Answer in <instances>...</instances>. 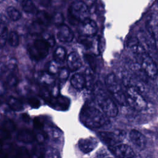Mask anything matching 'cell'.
<instances>
[{
  "label": "cell",
  "mask_w": 158,
  "mask_h": 158,
  "mask_svg": "<svg viewBox=\"0 0 158 158\" xmlns=\"http://www.w3.org/2000/svg\"><path fill=\"white\" fill-rule=\"evenodd\" d=\"M81 120L89 128H96L109 123L108 117L98 109L90 105L83 107L80 113Z\"/></svg>",
  "instance_id": "cell-1"
},
{
  "label": "cell",
  "mask_w": 158,
  "mask_h": 158,
  "mask_svg": "<svg viewBox=\"0 0 158 158\" xmlns=\"http://www.w3.org/2000/svg\"><path fill=\"white\" fill-rule=\"evenodd\" d=\"M95 99L102 112L107 117H114L118 114V107L115 102L111 99L103 89L99 82H96L93 88Z\"/></svg>",
  "instance_id": "cell-2"
},
{
  "label": "cell",
  "mask_w": 158,
  "mask_h": 158,
  "mask_svg": "<svg viewBox=\"0 0 158 158\" xmlns=\"http://www.w3.org/2000/svg\"><path fill=\"white\" fill-rule=\"evenodd\" d=\"M105 83L109 92L115 100L121 106H125L128 104L127 97L122 88L114 73L108 74L106 78Z\"/></svg>",
  "instance_id": "cell-3"
},
{
  "label": "cell",
  "mask_w": 158,
  "mask_h": 158,
  "mask_svg": "<svg viewBox=\"0 0 158 158\" xmlns=\"http://www.w3.org/2000/svg\"><path fill=\"white\" fill-rule=\"evenodd\" d=\"M49 47V44L43 38L36 39L28 44L27 51L32 59L40 60L48 56Z\"/></svg>",
  "instance_id": "cell-4"
},
{
  "label": "cell",
  "mask_w": 158,
  "mask_h": 158,
  "mask_svg": "<svg viewBox=\"0 0 158 158\" xmlns=\"http://www.w3.org/2000/svg\"><path fill=\"white\" fill-rule=\"evenodd\" d=\"M126 97L127 103L134 109L141 111L145 109L148 104L143 98L142 93L132 87H126Z\"/></svg>",
  "instance_id": "cell-5"
},
{
  "label": "cell",
  "mask_w": 158,
  "mask_h": 158,
  "mask_svg": "<svg viewBox=\"0 0 158 158\" xmlns=\"http://www.w3.org/2000/svg\"><path fill=\"white\" fill-rule=\"evenodd\" d=\"M69 13L75 21L81 22L88 18L89 9L84 2L77 1L73 2L70 4L69 8Z\"/></svg>",
  "instance_id": "cell-6"
},
{
  "label": "cell",
  "mask_w": 158,
  "mask_h": 158,
  "mask_svg": "<svg viewBox=\"0 0 158 158\" xmlns=\"http://www.w3.org/2000/svg\"><path fill=\"white\" fill-rule=\"evenodd\" d=\"M98 136L105 144L110 148L120 144L125 138V133L119 130L115 131H100L98 133Z\"/></svg>",
  "instance_id": "cell-7"
},
{
  "label": "cell",
  "mask_w": 158,
  "mask_h": 158,
  "mask_svg": "<svg viewBox=\"0 0 158 158\" xmlns=\"http://www.w3.org/2000/svg\"><path fill=\"white\" fill-rule=\"evenodd\" d=\"M148 77L155 79L158 75V68L155 61L148 53H144L138 62Z\"/></svg>",
  "instance_id": "cell-8"
},
{
  "label": "cell",
  "mask_w": 158,
  "mask_h": 158,
  "mask_svg": "<svg viewBox=\"0 0 158 158\" xmlns=\"http://www.w3.org/2000/svg\"><path fill=\"white\" fill-rule=\"evenodd\" d=\"M137 39L144 49L149 54L154 53L156 50V42L148 31L139 30Z\"/></svg>",
  "instance_id": "cell-9"
},
{
  "label": "cell",
  "mask_w": 158,
  "mask_h": 158,
  "mask_svg": "<svg viewBox=\"0 0 158 158\" xmlns=\"http://www.w3.org/2000/svg\"><path fill=\"white\" fill-rule=\"evenodd\" d=\"M109 149L116 158H133L135 156L133 149L126 144L120 143L109 148Z\"/></svg>",
  "instance_id": "cell-10"
},
{
  "label": "cell",
  "mask_w": 158,
  "mask_h": 158,
  "mask_svg": "<svg viewBox=\"0 0 158 158\" xmlns=\"http://www.w3.org/2000/svg\"><path fill=\"white\" fill-rule=\"evenodd\" d=\"M79 30L83 36L86 37H92L96 34L98 31V26L94 20L88 18L80 22Z\"/></svg>",
  "instance_id": "cell-11"
},
{
  "label": "cell",
  "mask_w": 158,
  "mask_h": 158,
  "mask_svg": "<svg viewBox=\"0 0 158 158\" xmlns=\"http://www.w3.org/2000/svg\"><path fill=\"white\" fill-rule=\"evenodd\" d=\"M129 138L133 144L139 150H143L146 145V138L143 134L136 130H131L129 133Z\"/></svg>",
  "instance_id": "cell-12"
},
{
  "label": "cell",
  "mask_w": 158,
  "mask_h": 158,
  "mask_svg": "<svg viewBox=\"0 0 158 158\" xmlns=\"http://www.w3.org/2000/svg\"><path fill=\"white\" fill-rule=\"evenodd\" d=\"M57 37L60 41L70 43L73 40L74 34L67 25L62 24L57 27Z\"/></svg>",
  "instance_id": "cell-13"
},
{
  "label": "cell",
  "mask_w": 158,
  "mask_h": 158,
  "mask_svg": "<svg viewBox=\"0 0 158 158\" xmlns=\"http://www.w3.org/2000/svg\"><path fill=\"white\" fill-rule=\"evenodd\" d=\"M146 28L156 43H158V15L152 14L146 22Z\"/></svg>",
  "instance_id": "cell-14"
},
{
  "label": "cell",
  "mask_w": 158,
  "mask_h": 158,
  "mask_svg": "<svg viewBox=\"0 0 158 158\" xmlns=\"http://www.w3.org/2000/svg\"><path fill=\"white\" fill-rule=\"evenodd\" d=\"M128 46L134 56L138 60V62L142 57V56L147 52L142 47L137 38H131L128 41Z\"/></svg>",
  "instance_id": "cell-15"
},
{
  "label": "cell",
  "mask_w": 158,
  "mask_h": 158,
  "mask_svg": "<svg viewBox=\"0 0 158 158\" xmlns=\"http://www.w3.org/2000/svg\"><path fill=\"white\" fill-rule=\"evenodd\" d=\"M67 65L69 70L74 72L79 69L82 65V61L78 53L73 51L70 53L67 57Z\"/></svg>",
  "instance_id": "cell-16"
},
{
  "label": "cell",
  "mask_w": 158,
  "mask_h": 158,
  "mask_svg": "<svg viewBox=\"0 0 158 158\" xmlns=\"http://www.w3.org/2000/svg\"><path fill=\"white\" fill-rule=\"evenodd\" d=\"M98 144V142L96 138L90 137L85 139H81L78 142V146L82 152L88 153L94 149Z\"/></svg>",
  "instance_id": "cell-17"
},
{
  "label": "cell",
  "mask_w": 158,
  "mask_h": 158,
  "mask_svg": "<svg viewBox=\"0 0 158 158\" xmlns=\"http://www.w3.org/2000/svg\"><path fill=\"white\" fill-rule=\"evenodd\" d=\"M36 22L44 27L49 25L51 22V16L44 10H39L36 13Z\"/></svg>",
  "instance_id": "cell-18"
},
{
  "label": "cell",
  "mask_w": 158,
  "mask_h": 158,
  "mask_svg": "<svg viewBox=\"0 0 158 158\" xmlns=\"http://www.w3.org/2000/svg\"><path fill=\"white\" fill-rule=\"evenodd\" d=\"M72 86L77 89H83L86 87V82L84 75L80 73L74 74L70 80Z\"/></svg>",
  "instance_id": "cell-19"
},
{
  "label": "cell",
  "mask_w": 158,
  "mask_h": 158,
  "mask_svg": "<svg viewBox=\"0 0 158 158\" xmlns=\"http://www.w3.org/2000/svg\"><path fill=\"white\" fill-rule=\"evenodd\" d=\"M129 67L138 78L144 81H146L148 76L146 75L140 64L138 62H130L129 63Z\"/></svg>",
  "instance_id": "cell-20"
},
{
  "label": "cell",
  "mask_w": 158,
  "mask_h": 158,
  "mask_svg": "<svg viewBox=\"0 0 158 158\" xmlns=\"http://www.w3.org/2000/svg\"><path fill=\"white\" fill-rule=\"evenodd\" d=\"M17 138L20 141L23 143H30L35 140V136L31 131L24 129L19 131L17 135Z\"/></svg>",
  "instance_id": "cell-21"
},
{
  "label": "cell",
  "mask_w": 158,
  "mask_h": 158,
  "mask_svg": "<svg viewBox=\"0 0 158 158\" xmlns=\"http://www.w3.org/2000/svg\"><path fill=\"white\" fill-rule=\"evenodd\" d=\"M2 77L4 78L6 84L9 86H14L17 84L18 78L17 76V73L12 72L9 69L2 76Z\"/></svg>",
  "instance_id": "cell-22"
},
{
  "label": "cell",
  "mask_w": 158,
  "mask_h": 158,
  "mask_svg": "<svg viewBox=\"0 0 158 158\" xmlns=\"http://www.w3.org/2000/svg\"><path fill=\"white\" fill-rule=\"evenodd\" d=\"M7 104L9 107L14 111H20L23 109V104L19 99L14 97L10 96L7 99Z\"/></svg>",
  "instance_id": "cell-23"
},
{
  "label": "cell",
  "mask_w": 158,
  "mask_h": 158,
  "mask_svg": "<svg viewBox=\"0 0 158 158\" xmlns=\"http://www.w3.org/2000/svg\"><path fill=\"white\" fill-rule=\"evenodd\" d=\"M38 81L42 85H51L54 82V78L48 72H41L37 75Z\"/></svg>",
  "instance_id": "cell-24"
},
{
  "label": "cell",
  "mask_w": 158,
  "mask_h": 158,
  "mask_svg": "<svg viewBox=\"0 0 158 158\" xmlns=\"http://www.w3.org/2000/svg\"><path fill=\"white\" fill-rule=\"evenodd\" d=\"M45 157L46 150L41 144L35 146L29 154V158H45Z\"/></svg>",
  "instance_id": "cell-25"
},
{
  "label": "cell",
  "mask_w": 158,
  "mask_h": 158,
  "mask_svg": "<svg viewBox=\"0 0 158 158\" xmlns=\"http://www.w3.org/2000/svg\"><path fill=\"white\" fill-rule=\"evenodd\" d=\"M85 79L86 82V87L88 88H93L95 83H94V71L91 68H87L85 72Z\"/></svg>",
  "instance_id": "cell-26"
},
{
  "label": "cell",
  "mask_w": 158,
  "mask_h": 158,
  "mask_svg": "<svg viewBox=\"0 0 158 158\" xmlns=\"http://www.w3.org/2000/svg\"><path fill=\"white\" fill-rule=\"evenodd\" d=\"M54 60L57 63L63 62L66 58V51L62 46L57 47L53 53Z\"/></svg>",
  "instance_id": "cell-27"
},
{
  "label": "cell",
  "mask_w": 158,
  "mask_h": 158,
  "mask_svg": "<svg viewBox=\"0 0 158 158\" xmlns=\"http://www.w3.org/2000/svg\"><path fill=\"white\" fill-rule=\"evenodd\" d=\"M21 5L23 10L29 14H33L36 12V8L35 4L31 1H23Z\"/></svg>",
  "instance_id": "cell-28"
},
{
  "label": "cell",
  "mask_w": 158,
  "mask_h": 158,
  "mask_svg": "<svg viewBox=\"0 0 158 158\" xmlns=\"http://www.w3.org/2000/svg\"><path fill=\"white\" fill-rule=\"evenodd\" d=\"M7 13L10 19L14 21L19 20L22 17L21 13L17 9L12 6H9L7 7Z\"/></svg>",
  "instance_id": "cell-29"
},
{
  "label": "cell",
  "mask_w": 158,
  "mask_h": 158,
  "mask_svg": "<svg viewBox=\"0 0 158 158\" xmlns=\"http://www.w3.org/2000/svg\"><path fill=\"white\" fill-rule=\"evenodd\" d=\"M8 42L12 47H17L19 44V36L16 31H10L8 35Z\"/></svg>",
  "instance_id": "cell-30"
},
{
  "label": "cell",
  "mask_w": 158,
  "mask_h": 158,
  "mask_svg": "<svg viewBox=\"0 0 158 158\" xmlns=\"http://www.w3.org/2000/svg\"><path fill=\"white\" fill-rule=\"evenodd\" d=\"M8 37V28L4 22H0V43L4 44Z\"/></svg>",
  "instance_id": "cell-31"
},
{
  "label": "cell",
  "mask_w": 158,
  "mask_h": 158,
  "mask_svg": "<svg viewBox=\"0 0 158 158\" xmlns=\"http://www.w3.org/2000/svg\"><path fill=\"white\" fill-rule=\"evenodd\" d=\"M44 27L39 24L36 21L33 22L29 26V30L32 34H40L43 31Z\"/></svg>",
  "instance_id": "cell-32"
},
{
  "label": "cell",
  "mask_w": 158,
  "mask_h": 158,
  "mask_svg": "<svg viewBox=\"0 0 158 158\" xmlns=\"http://www.w3.org/2000/svg\"><path fill=\"white\" fill-rule=\"evenodd\" d=\"M60 69L59 67L58 63L54 61H51L48 65V72L53 75L59 72Z\"/></svg>",
  "instance_id": "cell-33"
},
{
  "label": "cell",
  "mask_w": 158,
  "mask_h": 158,
  "mask_svg": "<svg viewBox=\"0 0 158 158\" xmlns=\"http://www.w3.org/2000/svg\"><path fill=\"white\" fill-rule=\"evenodd\" d=\"M51 20H52V22L53 23L59 26V25H62L64 22V17L61 13L55 12L51 16Z\"/></svg>",
  "instance_id": "cell-34"
},
{
  "label": "cell",
  "mask_w": 158,
  "mask_h": 158,
  "mask_svg": "<svg viewBox=\"0 0 158 158\" xmlns=\"http://www.w3.org/2000/svg\"><path fill=\"white\" fill-rule=\"evenodd\" d=\"M47 158H60V153L54 148H49L46 151V157Z\"/></svg>",
  "instance_id": "cell-35"
},
{
  "label": "cell",
  "mask_w": 158,
  "mask_h": 158,
  "mask_svg": "<svg viewBox=\"0 0 158 158\" xmlns=\"http://www.w3.org/2000/svg\"><path fill=\"white\" fill-rule=\"evenodd\" d=\"M69 75V69L66 67H62L60 69L58 72V76L61 81L66 80Z\"/></svg>",
  "instance_id": "cell-36"
},
{
  "label": "cell",
  "mask_w": 158,
  "mask_h": 158,
  "mask_svg": "<svg viewBox=\"0 0 158 158\" xmlns=\"http://www.w3.org/2000/svg\"><path fill=\"white\" fill-rule=\"evenodd\" d=\"M59 89L57 86H53L52 88V91H51V94L54 96L57 97L59 95Z\"/></svg>",
  "instance_id": "cell-37"
},
{
  "label": "cell",
  "mask_w": 158,
  "mask_h": 158,
  "mask_svg": "<svg viewBox=\"0 0 158 158\" xmlns=\"http://www.w3.org/2000/svg\"><path fill=\"white\" fill-rule=\"evenodd\" d=\"M37 140L40 143H43V141H44L45 140V135L44 133H38L37 135H36V136Z\"/></svg>",
  "instance_id": "cell-38"
},
{
  "label": "cell",
  "mask_w": 158,
  "mask_h": 158,
  "mask_svg": "<svg viewBox=\"0 0 158 158\" xmlns=\"http://www.w3.org/2000/svg\"><path fill=\"white\" fill-rule=\"evenodd\" d=\"M6 91V87L4 83L0 80V96H2Z\"/></svg>",
  "instance_id": "cell-39"
},
{
  "label": "cell",
  "mask_w": 158,
  "mask_h": 158,
  "mask_svg": "<svg viewBox=\"0 0 158 158\" xmlns=\"http://www.w3.org/2000/svg\"><path fill=\"white\" fill-rule=\"evenodd\" d=\"M157 143H158V135H157Z\"/></svg>",
  "instance_id": "cell-40"
},
{
  "label": "cell",
  "mask_w": 158,
  "mask_h": 158,
  "mask_svg": "<svg viewBox=\"0 0 158 158\" xmlns=\"http://www.w3.org/2000/svg\"><path fill=\"white\" fill-rule=\"evenodd\" d=\"M106 158H113V157H106Z\"/></svg>",
  "instance_id": "cell-41"
}]
</instances>
